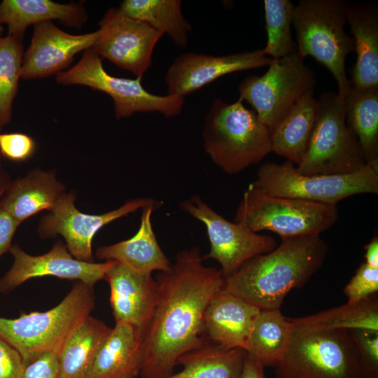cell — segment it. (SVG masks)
Masks as SVG:
<instances>
[{
  "instance_id": "6da1fadb",
  "label": "cell",
  "mask_w": 378,
  "mask_h": 378,
  "mask_svg": "<svg viewBox=\"0 0 378 378\" xmlns=\"http://www.w3.org/2000/svg\"><path fill=\"white\" fill-rule=\"evenodd\" d=\"M203 261L198 248L183 250L168 270L157 275L155 309L144 332L142 378L174 374L180 356L208 340L204 335V313L221 291L224 276L220 270Z\"/></svg>"
},
{
  "instance_id": "7a4b0ae2",
  "label": "cell",
  "mask_w": 378,
  "mask_h": 378,
  "mask_svg": "<svg viewBox=\"0 0 378 378\" xmlns=\"http://www.w3.org/2000/svg\"><path fill=\"white\" fill-rule=\"evenodd\" d=\"M329 247L320 236L282 239L225 277L222 291L260 310L280 309L288 293L304 286L325 262Z\"/></svg>"
},
{
  "instance_id": "3957f363",
  "label": "cell",
  "mask_w": 378,
  "mask_h": 378,
  "mask_svg": "<svg viewBox=\"0 0 378 378\" xmlns=\"http://www.w3.org/2000/svg\"><path fill=\"white\" fill-rule=\"evenodd\" d=\"M94 304L93 286L76 281L61 302L48 311L0 317V338L20 354L25 365L46 353L59 354L91 316Z\"/></svg>"
},
{
  "instance_id": "277c9868",
  "label": "cell",
  "mask_w": 378,
  "mask_h": 378,
  "mask_svg": "<svg viewBox=\"0 0 378 378\" xmlns=\"http://www.w3.org/2000/svg\"><path fill=\"white\" fill-rule=\"evenodd\" d=\"M203 141L212 161L228 174L259 163L272 152L268 129L241 98L230 104L213 102L205 116Z\"/></svg>"
},
{
  "instance_id": "5b68a950",
  "label": "cell",
  "mask_w": 378,
  "mask_h": 378,
  "mask_svg": "<svg viewBox=\"0 0 378 378\" xmlns=\"http://www.w3.org/2000/svg\"><path fill=\"white\" fill-rule=\"evenodd\" d=\"M348 4L343 0H301L294 6L292 20L297 54L302 59L314 57L332 74L341 101L350 88L346 58L354 51V40L344 31Z\"/></svg>"
},
{
  "instance_id": "8992f818",
  "label": "cell",
  "mask_w": 378,
  "mask_h": 378,
  "mask_svg": "<svg viewBox=\"0 0 378 378\" xmlns=\"http://www.w3.org/2000/svg\"><path fill=\"white\" fill-rule=\"evenodd\" d=\"M337 219L336 205L272 196L250 184L238 205L234 222L255 232H274L282 239L320 235Z\"/></svg>"
},
{
  "instance_id": "52a82bcc",
  "label": "cell",
  "mask_w": 378,
  "mask_h": 378,
  "mask_svg": "<svg viewBox=\"0 0 378 378\" xmlns=\"http://www.w3.org/2000/svg\"><path fill=\"white\" fill-rule=\"evenodd\" d=\"M251 185L267 195L336 205L360 194L378 193V169L367 164L344 174L306 175L289 161L265 162L258 169Z\"/></svg>"
},
{
  "instance_id": "ba28073f",
  "label": "cell",
  "mask_w": 378,
  "mask_h": 378,
  "mask_svg": "<svg viewBox=\"0 0 378 378\" xmlns=\"http://www.w3.org/2000/svg\"><path fill=\"white\" fill-rule=\"evenodd\" d=\"M274 368L276 378H360L347 330L295 327L289 347Z\"/></svg>"
},
{
  "instance_id": "9c48e42d",
  "label": "cell",
  "mask_w": 378,
  "mask_h": 378,
  "mask_svg": "<svg viewBox=\"0 0 378 378\" xmlns=\"http://www.w3.org/2000/svg\"><path fill=\"white\" fill-rule=\"evenodd\" d=\"M306 153L296 167L306 175L356 172L367 164L357 139L346 120L344 102L337 92H323Z\"/></svg>"
},
{
  "instance_id": "30bf717a",
  "label": "cell",
  "mask_w": 378,
  "mask_h": 378,
  "mask_svg": "<svg viewBox=\"0 0 378 378\" xmlns=\"http://www.w3.org/2000/svg\"><path fill=\"white\" fill-rule=\"evenodd\" d=\"M102 60L92 48H88L76 64L58 73L55 80L59 85H83L106 93L113 101L117 119L128 118L136 112H158L171 118L181 111L184 98L153 94L141 85L142 77L130 79L110 75Z\"/></svg>"
},
{
  "instance_id": "8fae6325",
  "label": "cell",
  "mask_w": 378,
  "mask_h": 378,
  "mask_svg": "<svg viewBox=\"0 0 378 378\" xmlns=\"http://www.w3.org/2000/svg\"><path fill=\"white\" fill-rule=\"evenodd\" d=\"M316 78L296 53L272 59L261 76L251 75L239 86V98L246 101L270 133L306 93L314 92Z\"/></svg>"
},
{
  "instance_id": "7c38bea8",
  "label": "cell",
  "mask_w": 378,
  "mask_h": 378,
  "mask_svg": "<svg viewBox=\"0 0 378 378\" xmlns=\"http://www.w3.org/2000/svg\"><path fill=\"white\" fill-rule=\"evenodd\" d=\"M179 206L204 224L210 250L203 258L217 260L224 278L234 273L251 258L269 253L277 246L273 237L226 220L198 196L182 201Z\"/></svg>"
},
{
  "instance_id": "4fadbf2b",
  "label": "cell",
  "mask_w": 378,
  "mask_h": 378,
  "mask_svg": "<svg viewBox=\"0 0 378 378\" xmlns=\"http://www.w3.org/2000/svg\"><path fill=\"white\" fill-rule=\"evenodd\" d=\"M76 195L66 192L55 208L43 216L38 225L41 239L62 236L74 258L83 262H94L92 243L96 233L104 225L139 209L160 204L152 199L139 198L127 201L121 206L102 214H88L75 206Z\"/></svg>"
},
{
  "instance_id": "5bb4252c",
  "label": "cell",
  "mask_w": 378,
  "mask_h": 378,
  "mask_svg": "<svg viewBox=\"0 0 378 378\" xmlns=\"http://www.w3.org/2000/svg\"><path fill=\"white\" fill-rule=\"evenodd\" d=\"M92 47L102 58L142 77L151 65L155 46L163 35L145 22L129 18L119 8H109L99 22Z\"/></svg>"
},
{
  "instance_id": "9a60e30c",
  "label": "cell",
  "mask_w": 378,
  "mask_h": 378,
  "mask_svg": "<svg viewBox=\"0 0 378 378\" xmlns=\"http://www.w3.org/2000/svg\"><path fill=\"white\" fill-rule=\"evenodd\" d=\"M10 252L13 263L0 279V292L8 293L25 281L46 276L76 280L94 286L104 279L113 261L88 262L78 260L69 253L66 244L57 241L46 253L32 255L18 245L12 246Z\"/></svg>"
},
{
  "instance_id": "2e32d148",
  "label": "cell",
  "mask_w": 378,
  "mask_h": 378,
  "mask_svg": "<svg viewBox=\"0 0 378 378\" xmlns=\"http://www.w3.org/2000/svg\"><path fill=\"white\" fill-rule=\"evenodd\" d=\"M272 60L262 49L219 57L187 52L178 56L165 74L168 94L184 98L223 76L270 65Z\"/></svg>"
},
{
  "instance_id": "e0dca14e",
  "label": "cell",
  "mask_w": 378,
  "mask_h": 378,
  "mask_svg": "<svg viewBox=\"0 0 378 378\" xmlns=\"http://www.w3.org/2000/svg\"><path fill=\"white\" fill-rule=\"evenodd\" d=\"M97 36V31L69 34L52 22L34 24L30 44L24 53L21 78L30 80L57 75L72 63L76 54L92 48Z\"/></svg>"
},
{
  "instance_id": "ac0fdd59",
  "label": "cell",
  "mask_w": 378,
  "mask_h": 378,
  "mask_svg": "<svg viewBox=\"0 0 378 378\" xmlns=\"http://www.w3.org/2000/svg\"><path fill=\"white\" fill-rule=\"evenodd\" d=\"M104 279L110 287V303L115 323H127L143 333L153 314L157 284L152 274L137 272L113 261Z\"/></svg>"
},
{
  "instance_id": "d6986e66",
  "label": "cell",
  "mask_w": 378,
  "mask_h": 378,
  "mask_svg": "<svg viewBox=\"0 0 378 378\" xmlns=\"http://www.w3.org/2000/svg\"><path fill=\"white\" fill-rule=\"evenodd\" d=\"M260 309L232 294L220 291L210 302L204 316L205 337L226 349L245 347Z\"/></svg>"
},
{
  "instance_id": "ffe728a7",
  "label": "cell",
  "mask_w": 378,
  "mask_h": 378,
  "mask_svg": "<svg viewBox=\"0 0 378 378\" xmlns=\"http://www.w3.org/2000/svg\"><path fill=\"white\" fill-rule=\"evenodd\" d=\"M144 360V333L127 323H115L100 346L88 378H136Z\"/></svg>"
},
{
  "instance_id": "44dd1931",
  "label": "cell",
  "mask_w": 378,
  "mask_h": 378,
  "mask_svg": "<svg viewBox=\"0 0 378 378\" xmlns=\"http://www.w3.org/2000/svg\"><path fill=\"white\" fill-rule=\"evenodd\" d=\"M348 22L356 52L351 69L350 86L357 89L378 88V10L370 4H348Z\"/></svg>"
},
{
  "instance_id": "7402d4cb",
  "label": "cell",
  "mask_w": 378,
  "mask_h": 378,
  "mask_svg": "<svg viewBox=\"0 0 378 378\" xmlns=\"http://www.w3.org/2000/svg\"><path fill=\"white\" fill-rule=\"evenodd\" d=\"M66 192L55 171L37 168L12 181L0 206L21 224L43 210L51 211Z\"/></svg>"
},
{
  "instance_id": "603a6c76",
  "label": "cell",
  "mask_w": 378,
  "mask_h": 378,
  "mask_svg": "<svg viewBox=\"0 0 378 378\" xmlns=\"http://www.w3.org/2000/svg\"><path fill=\"white\" fill-rule=\"evenodd\" d=\"M88 15L84 4H61L51 0H3L0 24H6L8 35L24 38L30 25L58 20L68 27L81 29Z\"/></svg>"
},
{
  "instance_id": "cb8c5ba5",
  "label": "cell",
  "mask_w": 378,
  "mask_h": 378,
  "mask_svg": "<svg viewBox=\"0 0 378 378\" xmlns=\"http://www.w3.org/2000/svg\"><path fill=\"white\" fill-rule=\"evenodd\" d=\"M159 204L144 207L136 234L127 240L98 248L95 253L97 258L120 262L142 274L168 270L172 263L157 241L151 222L153 209Z\"/></svg>"
},
{
  "instance_id": "d4e9b609",
  "label": "cell",
  "mask_w": 378,
  "mask_h": 378,
  "mask_svg": "<svg viewBox=\"0 0 378 378\" xmlns=\"http://www.w3.org/2000/svg\"><path fill=\"white\" fill-rule=\"evenodd\" d=\"M318 100L304 94L270 132L272 152L297 166L302 162L314 129Z\"/></svg>"
},
{
  "instance_id": "484cf974",
  "label": "cell",
  "mask_w": 378,
  "mask_h": 378,
  "mask_svg": "<svg viewBox=\"0 0 378 378\" xmlns=\"http://www.w3.org/2000/svg\"><path fill=\"white\" fill-rule=\"evenodd\" d=\"M347 125L367 164L378 169V88L350 86L343 100Z\"/></svg>"
},
{
  "instance_id": "4316f807",
  "label": "cell",
  "mask_w": 378,
  "mask_h": 378,
  "mask_svg": "<svg viewBox=\"0 0 378 378\" xmlns=\"http://www.w3.org/2000/svg\"><path fill=\"white\" fill-rule=\"evenodd\" d=\"M295 326L280 309H262L253 323L245 351L264 367L275 366L287 351Z\"/></svg>"
},
{
  "instance_id": "83f0119b",
  "label": "cell",
  "mask_w": 378,
  "mask_h": 378,
  "mask_svg": "<svg viewBox=\"0 0 378 378\" xmlns=\"http://www.w3.org/2000/svg\"><path fill=\"white\" fill-rule=\"evenodd\" d=\"M111 330L90 316L59 354L57 378H88L96 355Z\"/></svg>"
},
{
  "instance_id": "f1b7e54d",
  "label": "cell",
  "mask_w": 378,
  "mask_h": 378,
  "mask_svg": "<svg viewBox=\"0 0 378 378\" xmlns=\"http://www.w3.org/2000/svg\"><path fill=\"white\" fill-rule=\"evenodd\" d=\"M246 355L244 349H226L207 340L180 356L176 365L182 370L166 378H239Z\"/></svg>"
},
{
  "instance_id": "f546056e",
  "label": "cell",
  "mask_w": 378,
  "mask_h": 378,
  "mask_svg": "<svg viewBox=\"0 0 378 378\" xmlns=\"http://www.w3.org/2000/svg\"><path fill=\"white\" fill-rule=\"evenodd\" d=\"M295 327L310 330H378V300L372 295L307 316L290 318Z\"/></svg>"
},
{
  "instance_id": "4dcf8cb0",
  "label": "cell",
  "mask_w": 378,
  "mask_h": 378,
  "mask_svg": "<svg viewBox=\"0 0 378 378\" xmlns=\"http://www.w3.org/2000/svg\"><path fill=\"white\" fill-rule=\"evenodd\" d=\"M126 16L143 21L186 47L190 24L183 17L179 0H125L118 7Z\"/></svg>"
},
{
  "instance_id": "1f68e13d",
  "label": "cell",
  "mask_w": 378,
  "mask_h": 378,
  "mask_svg": "<svg viewBox=\"0 0 378 378\" xmlns=\"http://www.w3.org/2000/svg\"><path fill=\"white\" fill-rule=\"evenodd\" d=\"M24 53L23 38L0 36V125L3 128L11 121Z\"/></svg>"
},
{
  "instance_id": "d6a6232c",
  "label": "cell",
  "mask_w": 378,
  "mask_h": 378,
  "mask_svg": "<svg viewBox=\"0 0 378 378\" xmlns=\"http://www.w3.org/2000/svg\"><path fill=\"white\" fill-rule=\"evenodd\" d=\"M294 5L288 0H265L267 43L262 49L272 59H280L297 52L291 35Z\"/></svg>"
},
{
  "instance_id": "836d02e7",
  "label": "cell",
  "mask_w": 378,
  "mask_h": 378,
  "mask_svg": "<svg viewBox=\"0 0 378 378\" xmlns=\"http://www.w3.org/2000/svg\"><path fill=\"white\" fill-rule=\"evenodd\" d=\"M353 339L360 378H378V330H349Z\"/></svg>"
},
{
  "instance_id": "e575fe53",
  "label": "cell",
  "mask_w": 378,
  "mask_h": 378,
  "mask_svg": "<svg viewBox=\"0 0 378 378\" xmlns=\"http://www.w3.org/2000/svg\"><path fill=\"white\" fill-rule=\"evenodd\" d=\"M378 290V268L361 263L344 288L348 303H355L374 295Z\"/></svg>"
},
{
  "instance_id": "d590c367",
  "label": "cell",
  "mask_w": 378,
  "mask_h": 378,
  "mask_svg": "<svg viewBox=\"0 0 378 378\" xmlns=\"http://www.w3.org/2000/svg\"><path fill=\"white\" fill-rule=\"evenodd\" d=\"M36 149L34 139L21 132L0 133V155L14 162L31 158Z\"/></svg>"
},
{
  "instance_id": "8d00e7d4",
  "label": "cell",
  "mask_w": 378,
  "mask_h": 378,
  "mask_svg": "<svg viewBox=\"0 0 378 378\" xmlns=\"http://www.w3.org/2000/svg\"><path fill=\"white\" fill-rule=\"evenodd\" d=\"M25 367L20 354L0 338V378H22Z\"/></svg>"
},
{
  "instance_id": "74e56055",
  "label": "cell",
  "mask_w": 378,
  "mask_h": 378,
  "mask_svg": "<svg viewBox=\"0 0 378 378\" xmlns=\"http://www.w3.org/2000/svg\"><path fill=\"white\" fill-rule=\"evenodd\" d=\"M58 357L56 353L38 356L26 365L22 378H57Z\"/></svg>"
},
{
  "instance_id": "f35d334b",
  "label": "cell",
  "mask_w": 378,
  "mask_h": 378,
  "mask_svg": "<svg viewBox=\"0 0 378 378\" xmlns=\"http://www.w3.org/2000/svg\"><path fill=\"white\" fill-rule=\"evenodd\" d=\"M20 225L0 206V258L10 251L13 237Z\"/></svg>"
},
{
  "instance_id": "ab89813d",
  "label": "cell",
  "mask_w": 378,
  "mask_h": 378,
  "mask_svg": "<svg viewBox=\"0 0 378 378\" xmlns=\"http://www.w3.org/2000/svg\"><path fill=\"white\" fill-rule=\"evenodd\" d=\"M264 368L256 358L246 353L239 378H266Z\"/></svg>"
},
{
  "instance_id": "60d3db41",
  "label": "cell",
  "mask_w": 378,
  "mask_h": 378,
  "mask_svg": "<svg viewBox=\"0 0 378 378\" xmlns=\"http://www.w3.org/2000/svg\"><path fill=\"white\" fill-rule=\"evenodd\" d=\"M365 262L372 267L378 268V237L374 234L365 246Z\"/></svg>"
},
{
  "instance_id": "b9f144b4",
  "label": "cell",
  "mask_w": 378,
  "mask_h": 378,
  "mask_svg": "<svg viewBox=\"0 0 378 378\" xmlns=\"http://www.w3.org/2000/svg\"><path fill=\"white\" fill-rule=\"evenodd\" d=\"M9 172L4 167L0 155V205L2 199L12 183Z\"/></svg>"
},
{
  "instance_id": "7bdbcfd3",
  "label": "cell",
  "mask_w": 378,
  "mask_h": 378,
  "mask_svg": "<svg viewBox=\"0 0 378 378\" xmlns=\"http://www.w3.org/2000/svg\"><path fill=\"white\" fill-rule=\"evenodd\" d=\"M4 31V27L0 24V36H2V34H3Z\"/></svg>"
},
{
  "instance_id": "ee69618b",
  "label": "cell",
  "mask_w": 378,
  "mask_h": 378,
  "mask_svg": "<svg viewBox=\"0 0 378 378\" xmlns=\"http://www.w3.org/2000/svg\"><path fill=\"white\" fill-rule=\"evenodd\" d=\"M3 129V127H1V125H0V131Z\"/></svg>"
}]
</instances>
